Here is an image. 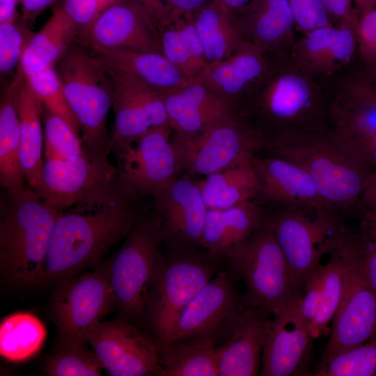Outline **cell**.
<instances>
[{"label":"cell","mask_w":376,"mask_h":376,"mask_svg":"<svg viewBox=\"0 0 376 376\" xmlns=\"http://www.w3.org/2000/svg\"><path fill=\"white\" fill-rule=\"evenodd\" d=\"M88 343L56 342L44 363V370L51 376H100L104 370Z\"/></svg>","instance_id":"39"},{"label":"cell","mask_w":376,"mask_h":376,"mask_svg":"<svg viewBox=\"0 0 376 376\" xmlns=\"http://www.w3.org/2000/svg\"><path fill=\"white\" fill-rule=\"evenodd\" d=\"M222 261L244 281L246 290L242 296L246 308L272 316L301 295L279 244L263 222Z\"/></svg>","instance_id":"8"},{"label":"cell","mask_w":376,"mask_h":376,"mask_svg":"<svg viewBox=\"0 0 376 376\" xmlns=\"http://www.w3.org/2000/svg\"><path fill=\"white\" fill-rule=\"evenodd\" d=\"M81 31L89 47L163 54L160 23L138 0H116Z\"/></svg>","instance_id":"16"},{"label":"cell","mask_w":376,"mask_h":376,"mask_svg":"<svg viewBox=\"0 0 376 376\" xmlns=\"http://www.w3.org/2000/svg\"><path fill=\"white\" fill-rule=\"evenodd\" d=\"M265 213L256 200L225 210L207 209L200 246L222 261L230 251L248 239L263 224Z\"/></svg>","instance_id":"29"},{"label":"cell","mask_w":376,"mask_h":376,"mask_svg":"<svg viewBox=\"0 0 376 376\" xmlns=\"http://www.w3.org/2000/svg\"><path fill=\"white\" fill-rule=\"evenodd\" d=\"M257 155L252 158V165L258 183V197L276 205L329 209L303 168L279 156Z\"/></svg>","instance_id":"23"},{"label":"cell","mask_w":376,"mask_h":376,"mask_svg":"<svg viewBox=\"0 0 376 376\" xmlns=\"http://www.w3.org/2000/svg\"><path fill=\"white\" fill-rule=\"evenodd\" d=\"M356 34L358 47L366 45L376 38V4L364 9L357 18Z\"/></svg>","instance_id":"49"},{"label":"cell","mask_w":376,"mask_h":376,"mask_svg":"<svg viewBox=\"0 0 376 376\" xmlns=\"http://www.w3.org/2000/svg\"><path fill=\"white\" fill-rule=\"evenodd\" d=\"M55 0H17L22 3L24 12L28 15L38 14Z\"/></svg>","instance_id":"55"},{"label":"cell","mask_w":376,"mask_h":376,"mask_svg":"<svg viewBox=\"0 0 376 376\" xmlns=\"http://www.w3.org/2000/svg\"><path fill=\"white\" fill-rule=\"evenodd\" d=\"M159 22L160 25L168 22L170 16L169 0H138Z\"/></svg>","instance_id":"52"},{"label":"cell","mask_w":376,"mask_h":376,"mask_svg":"<svg viewBox=\"0 0 376 376\" xmlns=\"http://www.w3.org/2000/svg\"><path fill=\"white\" fill-rule=\"evenodd\" d=\"M139 201L118 179L60 211L38 285L56 284L97 267L131 230L142 210Z\"/></svg>","instance_id":"1"},{"label":"cell","mask_w":376,"mask_h":376,"mask_svg":"<svg viewBox=\"0 0 376 376\" xmlns=\"http://www.w3.org/2000/svg\"><path fill=\"white\" fill-rule=\"evenodd\" d=\"M183 171L206 176L251 159L262 151L265 135L246 116L216 124L196 134L175 137Z\"/></svg>","instance_id":"13"},{"label":"cell","mask_w":376,"mask_h":376,"mask_svg":"<svg viewBox=\"0 0 376 376\" xmlns=\"http://www.w3.org/2000/svg\"><path fill=\"white\" fill-rule=\"evenodd\" d=\"M361 7L364 9L368 8L376 4V0H357V2Z\"/></svg>","instance_id":"59"},{"label":"cell","mask_w":376,"mask_h":376,"mask_svg":"<svg viewBox=\"0 0 376 376\" xmlns=\"http://www.w3.org/2000/svg\"><path fill=\"white\" fill-rule=\"evenodd\" d=\"M169 125L175 137L186 138L222 122L242 116L243 111L219 96L197 79L164 94Z\"/></svg>","instance_id":"22"},{"label":"cell","mask_w":376,"mask_h":376,"mask_svg":"<svg viewBox=\"0 0 376 376\" xmlns=\"http://www.w3.org/2000/svg\"><path fill=\"white\" fill-rule=\"evenodd\" d=\"M56 284L49 305L56 342L88 343L91 330L115 307L107 259Z\"/></svg>","instance_id":"11"},{"label":"cell","mask_w":376,"mask_h":376,"mask_svg":"<svg viewBox=\"0 0 376 376\" xmlns=\"http://www.w3.org/2000/svg\"><path fill=\"white\" fill-rule=\"evenodd\" d=\"M169 126L152 129L116 145L114 154L119 184L138 199L153 198L183 171L182 157Z\"/></svg>","instance_id":"10"},{"label":"cell","mask_w":376,"mask_h":376,"mask_svg":"<svg viewBox=\"0 0 376 376\" xmlns=\"http://www.w3.org/2000/svg\"><path fill=\"white\" fill-rule=\"evenodd\" d=\"M161 219L152 207L142 209L122 245L107 258L115 307L121 318L144 321L145 297L162 256Z\"/></svg>","instance_id":"9"},{"label":"cell","mask_w":376,"mask_h":376,"mask_svg":"<svg viewBox=\"0 0 376 376\" xmlns=\"http://www.w3.org/2000/svg\"><path fill=\"white\" fill-rule=\"evenodd\" d=\"M15 79L14 102L19 122L20 164L25 183L34 189L44 164L43 106L22 74Z\"/></svg>","instance_id":"30"},{"label":"cell","mask_w":376,"mask_h":376,"mask_svg":"<svg viewBox=\"0 0 376 376\" xmlns=\"http://www.w3.org/2000/svg\"><path fill=\"white\" fill-rule=\"evenodd\" d=\"M299 296L269 320L261 358L263 376L308 375L306 367L313 338L300 312Z\"/></svg>","instance_id":"19"},{"label":"cell","mask_w":376,"mask_h":376,"mask_svg":"<svg viewBox=\"0 0 376 376\" xmlns=\"http://www.w3.org/2000/svg\"><path fill=\"white\" fill-rule=\"evenodd\" d=\"M87 341L112 376H162L159 347L137 324L120 318L99 322Z\"/></svg>","instance_id":"14"},{"label":"cell","mask_w":376,"mask_h":376,"mask_svg":"<svg viewBox=\"0 0 376 376\" xmlns=\"http://www.w3.org/2000/svg\"><path fill=\"white\" fill-rule=\"evenodd\" d=\"M237 279L220 269L181 312L168 343L190 339L218 346L226 341L246 308Z\"/></svg>","instance_id":"12"},{"label":"cell","mask_w":376,"mask_h":376,"mask_svg":"<svg viewBox=\"0 0 376 376\" xmlns=\"http://www.w3.org/2000/svg\"><path fill=\"white\" fill-rule=\"evenodd\" d=\"M196 182L207 209L225 210L258 197L252 159Z\"/></svg>","instance_id":"32"},{"label":"cell","mask_w":376,"mask_h":376,"mask_svg":"<svg viewBox=\"0 0 376 376\" xmlns=\"http://www.w3.org/2000/svg\"><path fill=\"white\" fill-rule=\"evenodd\" d=\"M58 212L26 183L4 189L0 205V272L13 288L39 284Z\"/></svg>","instance_id":"4"},{"label":"cell","mask_w":376,"mask_h":376,"mask_svg":"<svg viewBox=\"0 0 376 376\" xmlns=\"http://www.w3.org/2000/svg\"><path fill=\"white\" fill-rule=\"evenodd\" d=\"M56 71L78 122L86 154L109 155L111 141L107 120L113 104L111 78L92 52L80 46L68 48Z\"/></svg>","instance_id":"6"},{"label":"cell","mask_w":376,"mask_h":376,"mask_svg":"<svg viewBox=\"0 0 376 376\" xmlns=\"http://www.w3.org/2000/svg\"><path fill=\"white\" fill-rule=\"evenodd\" d=\"M321 265L309 278L299 298L300 312L308 326L316 317L321 304Z\"/></svg>","instance_id":"47"},{"label":"cell","mask_w":376,"mask_h":376,"mask_svg":"<svg viewBox=\"0 0 376 376\" xmlns=\"http://www.w3.org/2000/svg\"><path fill=\"white\" fill-rule=\"evenodd\" d=\"M270 69L244 106L265 138L331 125L328 96L318 79L288 55L273 58Z\"/></svg>","instance_id":"3"},{"label":"cell","mask_w":376,"mask_h":376,"mask_svg":"<svg viewBox=\"0 0 376 376\" xmlns=\"http://www.w3.org/2000/svg\"><path fill=\"white\" fill-rule=\"evenodd\" d=\"M330 123L345 139L376 131V83L368 77L341 78L328 97Z\"/></svg>","instance_id":"27"},{"label":"cell","mask_w":376,"mask_h":376,"mask_svg":"<svg viewBox=\"0 0 376 376\" xmlns=\"http://www.w3.org/2000/svg\"><path fill=\"white\" fill-rule=\"evenodd\" d=\"M352 238L343 295L320 362L376 338V295L357 266Z\"/></svg>","instance_id":"17"},{"label":"cell","mask_w":376,"mask_h":376,"mask_svg":"<svg viewBox=\"0 0 376 376\" xmlns=\"http://www.w3.org/2000/svg\"><path fill=\"white\" fill-rule=\"evenodd\" d=\"M111 79L114 125L110 135L111 150L113 146L134 139L152 129L169 126L164 93Z\"/></svg>","instance_id":"26"},{"label":"cell","mask_w":376,"mask_h":376,"mask_svg":"<svg viewBox=\"0 0 376 376\" xmlns=\"http://www.w3.org/2000/svg\"><path fill=\"white\" fill-rule=\"evenodd\" d=\"M47 331L41 320L29 312L19 311L3 318L0 324V354L10 362H22L42 347Z\"/></svg>","instance_id":"37"},{"label":"cell","mask_w":376,"mask_h":376,"mask_svg":"<svg viewBox=\"0 0 376 376\" xmlns=\"http://www.w3.org/2000/svg\"><path fill=\"white\" fill-rule=\"evenodd\" d=\"M345 139L359 157L370 168L374 174H376V131Z\"/></svg>","instance_id":"48"},{"label":"cell","mask_w":376,"mask_h":376,"mask_svg":"<svg viewBox=\"0 0 376 376\" xmlns=\"http://www.w3.org/2000/svg\"><path fill=\"white\" fill-rule=\"evenodd\" d=\"M198 248L162 254L147 290L144 322L159 350L183 309L221 269V260Z\"/></svg>","instance_id":"5"},{"label":"cell","mask_w":376,"mask_h":376,"mask_svg":"<svg viewBox=\"0 0 376 376\" xmlns=\"http://www.w3.org/2000/svg\"><path fill=\"white\" fill-rule=\"evenodd\" d=\"M193 22L207 63L228 57L242 40L232 22L230 10L219 0H212L196 11Z\"/></svg>","instance_id":"35"},{"label":"cell","mask_w":376,"mask_h":376,"mask_svg":"<svg viewBox=\"0 0 376 376\" xmlns=\"http://www.w3.org/2000/svg\"><path fill=\"white\" fill-rule=\"evenodd\" d=\"M118 180L109 155L86 154L66 159H44L34 190L49 207L60 212Z\"/></svg>","instance_id":"15"},{"label":"cell","mask_w":376,"mask_h":376,"mask_svg":"<svg viewBox=\"0 0 376 376\" xmlns=\"http://www.w3.org/2000/svg\"><path fill=\"white\" fill-rule=\"evenodd\" d=\"M272 316L246 308L230 338L217 346L219 376L260 373L263 345Z\"/></svg>","instance_id":"28"},{"label":"cell","mask_w":376,"mask_h":376,"mask_svg":"<svg viewBox=\"0 0 376 376\" xmlns=\"http://www.w3.org/2000/svg\"><path fill=\"white\" fill-rule=\"evenodd\" d=\"M151 199L161 219L162 244L171 250L201 247L207 207L196 181L178 177Z\"/></svg>","instance_id":"18"},{"label":"cell","mask_w":376,"mask_h":376,"mask_svg":"<svg viewBox=\"0 0 376 376\" xmlns=\"http://www.w3.org/2000/svg\"><path fill=\"white\" fill-rule=\"evenodd\" d=\"M212 0H169L170 16L169 22L182 17H193L203 6Z\"/></svg>","instance_id":"51"},{"label":"cell","mask_w":376,"mask_h":376,"mask_svg":"<svg viewBox=\"0 0 376 376\" xmlns=\"http://www.w3.org/2000/svg\"><path fill=\"white\" fill-rule=\"evenodd\" d=\"M163 55L185 77L196 79L207 63L193 17H182L161 25Z\"/></svg>","instance_id":"34"},{"label":"cell","mask_w":376,"mask_h":376,"mask_svg":"<svg viewBox=\"0 0 376 376\" xmlns=\"http://www.w3.org/2000/svg\"><path fill=\"white\" fill-rule=\"evenodd\" d=\"M45 159H66L83 155L80 136L61 117L43 107Z\"/></svg>","instance_id":"41"},{"label":"cell","mask_w":376,"mask_h":376,"mask_svg":"<svg viewBox=\"0 0 376 376\" xmlns=\"http://www.w3.org/2000/svg\"><path fill=\"white\" fill-rule=\"evenodd\" d=\"M111 4L109 0H64L63 7L79 29L83 30Z\"/></svg>","instance_id":"46"},{"label":"cell","mask_w":376,"mask_h":376,"mask_svg":"<svg viewBox=\"0 0 376 376\" xmlns=\"http://www.w3.org/2000/svg\"><path fill=\"white\" fill-rule=\"evenodd\" d=\"M228 10L238 8L248 3L251 0H219Z\"/></svg>","instance_id":"57"},{"label":"cell","mask_w":376,"mask_h":376,"mask_svg":"<svg viewBox=\"0 0 376 376\" xmlns=\"http://www.w3.org/2000/svg\"><path fill=\"white\" fill-rule=\"evenodd\" d=\"M330 15L336 17L340 23L347 24L356 32L357 17L351 7V0H321Z\"/></svg>","instance_id":"50"},{"label":"cell","mask_w":376,"mask_h":376,"mask_svg":"<svg viewBox=\"0 0 376 376\" xmlns=\"http://www.w3.org/2000/svg\"><path fill=\"white\" fill-rule=\"evenodd\" d=\"M358 51L366 65L376 62V38L369 43L358 47Z\"/></svg>","instance_id":"56"},{"label":"cell","mask_w":376,"mask_h":376,"mask_svg":"<svg viewBox=\"0 0 376 376\" xmlns=\"http://www.w3.org/2000/svg\"><path fill=\"white\" fill-rule=\"evenodd\" d=\"M263 223L279 244L300 293L322 259L340 245L347 230L341 214L329 209L278 205L266 211Z\"/></svg>","instance_id":"7"},{"label":"cell","mask_w":376,"mask_h":376,"mask_svg":"<svg viewBox=\"0 0 376 376\" xmlns=\"http://www.w3.org/2000/svg\"><path fill=\"white\" fill-rule=\"evenodd\" d=\"M272 61L271 56L242 40L228 57L207 63L196 79L244 112L245 102L267 75Z\"/></svg>","instance_id":"20"},{"label":"cell","mask_w":376,"mask_h":376,"mask_svg":"<svg viewBox=\"0 0 376 376\" xmlns=\"http://www.w3.org/2000/svg\"><path fill=\"white\" fill-rule=\"evenodd\" d=\"M15 79L0 104V185L3 189L25 184L20 164V131L14 102Z\"/></svg>","instance_id":"38"},{"label":"cell","mask_w":376,"mask_h":376,"mask_svg":"<svg viewBox=\"0 0 376 376\" xmlns=\"http://www.w3.org/2000/svg\"><path fill=\"white\" fill-rule=\"evenodd\" d=\"M355 262L376 295V212H361L359 233H356Z\"/></svg>","instance_id":"43"},{"label":"cell","mask_w":376,"mask_h":376,"mask_svg":"<svg viewBox=\"0 0 376 376\" xmlns=\"http://www.w3.org/2000/svg\"><path fill=\"white\" fill-rule=\"evenodd\" d=\"M78 29L63 6L54 9L42 27L30 38L19 65L21 74L28 78L54 68L68 49Z\"/></svg>","instance_id":"31"},{"label":"cell","mask_w":376,"mask_h":376,"mask_svg":"<svg viewBox=\"0 0 376 376\" xmlns=\"http://www.w3.org/2000/svg\"><path fill=\"white\" fill-rule=\"evenodd\" d=\"M313 375H376V338L320 362Z\"/></svg>","instance_id":"40"},{"label":"cell","mask_w":376,"mask_h":376,"mask_svg":"<svg viewBox=\"0 0 376 376\" xmlns=\"http://www.w3.org/2000/svg\"><path fill=\"white\" fill-rule=\"evenodd\" d=\"M295 26L303 34L318 28L333 25L330 13L321 0H287Z\"/></svg>","instance_id":"45"},{"label":"cell","mask_w":376,"mask_h":376,"mask_svg":"<svg viewBox=\"0 0 376 376\" xmlns=\"http://www.w3.org/2000/svg\"><path fill=\"white\" fill-rule=\"evenodd\" d=\"M17 0H0V23L15 20Z\"/></svg>","instance_id":"54"},{"label":"cell","mask_w":376,"mask_h":376,"mask_svg":"<svg viewBox=\"0 0 376 376\" xmlns=\"http://www.w3.org/2000/svg\"><path fill=\"white\" fill-rule=\"evenodd\" d=\"M162 376H219L217 346L176 339L160 348Z\"/></svg>","instance_id":"36"},{"label":"cell","mask_w":376,"mask_h":376,"mask_svg":"<svg viewBox=\"0 0 376 376\" xmlns=\"http://www.w3.org/2000/svg\"><path fill=\"white\" fill-rule=\"evenodd\" d=\"M366 65L368 75L376 83V62Z\"/></svg>","instance_id":"58"},{"label":"cell","mask_w":376,"mask_h":376,"mask_svg":"<svg viewBox=\"0 0 376 376\" xmlns=\"http://www.w3.org/2000/svg\"><path fill=\"white\" fill-rule=\"evenodd\" d=\"M357 205L361 212L364 210L376 212V174L373 175Z\"/></svg>","instance_id":"53"},{"label":"cell","mask_w":376,"mask_h":376,"mask_svg":"<svg viewBox=\"0 0 376 376\" xmlns=\"http://www.w3.org/2000/svg\"><path fill=\"white\" fill-rule=\"evenodd\" d=\"M358 49L354 29L347 24L314 29L296 39L289 58L301 70L318 79L328 77L350 63Z\"/></svg>","instance_id":"24"},{"label":"cell","mask_w":376,"mask_h":376,"mask_svg":"<svg viewBox=\"0 0 376 376\" xmlns=\"http://www.w3.org/2000/svg\"><path fill=\"white\" fill-rule=\"evenodd\" d=\"M353 233L347 230L342 243L321 265V304L319 311L308 325L313 339L326 334L340 304L350 259Z\"/></svg>","instance_id":"33"},{"label":"cell","mask_w":376,"mask_h":376,"mask_svg":"<svg viewBox=\"0 0 376 376\" xmlns=\"http://www.w3.org/2000/svg\"><path fill=\"white\" fill-rule=\"evenodd\" d=\"M90 49L111 79L127 84L164 94L191 80L185 77L159 53L127 48Z\"/></svg>","instance_id":"25"},{"label":"cell","mask_w":376,"mask_h":376,"mask_svg":"<svg viewBox=\"0 0 376 376\" xmlns=\"http://www.w3.org/2000/svg\"><path fill=\"white\" fill-rule=\"evenodd\" d=\"M26 79L43 107L63 118L79 135L78 122L69 107L56 70L47 68Z\"/></svg>","instance_id":"42"},{"label":"cell","mask_w":376,"mask_h":376,"mask_svg":"<svg viewBox=\"0 0 376 376\" xmlns=\"http://www.w3.org/2000/svg\"><path fill=\"white\" fill-rule=\"evenodd\" d=\"M30 38H25L19 26L16 24L15 20L0 23V71L1 75L12 72L20 65L24 52Z\"/></svg>","instance_id":"44"},{"label":"cell","mask_w":376,"mask_h":376,"mask_svg":"<svg viewBox=\"0 0 376 376\" xmlns=\"http://www.w3.org/2000/svg\"><path fill=\"white\" fill-rule=\"evenodd\" d=\"M230 13L242 40L273 58L288 55L296 26L287 0H251Z\"/></svg>","instance_id":"21"},{"label":"cell","mask_w":376,"mask_h":376,"mask_svg":"<svg viewBox=\"0 0 376 376\" xmlns=\"http://www.w3.org/2000/svg\"><path fill=\"white\" fill-rule=\"evenodd\" d=\"M261 152L303 168L327 207L340 214L357 205L374 175L331 125L266 137Z\"/></svg>","instance_id":"2"}]
</instances>
